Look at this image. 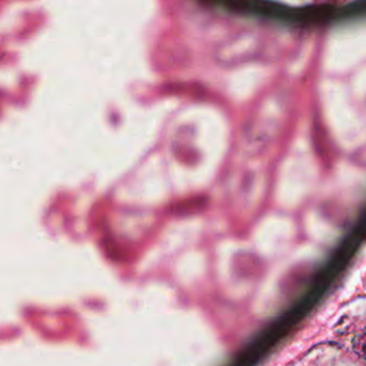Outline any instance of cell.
<instances>
[{
    "mask_svg": "<svg viewBox=\"0 0 366 366\" xmlns=\"http://www.w3.org/2000/svg\"><path fill=\"white\" fill-rule=\"evenodd\" d=\"M357 89L366 93V71L357 79Z\"/></svg>",
    "mask_w": 366,
    "mask_h": 366,
    "instance_id": "3",
    "label": "cell"
},
{
    "mask_svg": "<svg viewBox=\"0 0 366 366\" xmlns=\"http://www.w3.org/2000/svg\"><path fill=\"white\" fill-rule=\"evenodd\" d=\"M355 352L359 353L362 357H366V335L361 336L355 340Z\"/></svg>",
    "mask_w": 366,
    "mask_h": 366,
    "instance_id": "2",
    "label": "cell"
},
{
    "mask_svg": "<svg viewBox=\"0 0 366 366\" xmlns=\"http://www.w3.org/2000/svg\"><path fill=\"white\" fill-rule=\"evenodd\" d=\"M366 57V35H355L338 39L330 48L327 65L332 69L350 67Z\"/></svg>",
    "mask_w": 366,
    "mask_h": 366,
    "instance_id": "1",
    "label": "cell"
}]
</instances>
